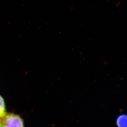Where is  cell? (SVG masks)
I'll return each mask as SVG.
<instances>
[{"label":"cell","instance_id":"obj_2","mask_svg":"<svg viewBox=\"0 0 127 127\" xmlns=\"http://www.w3.org/2000/svg\"><path fill=\"white\" fill-rule=\"evenodd\" d=\"M6 114L4 101L2 97L0 95V119L4 118Z\"/></svg>","mask_w":127,"mask_h":127},{"label":"cell","instance_id":"obj_1","mask_svg":"<svg viewBox=\"0 0 127 127\" xmlns=\"http://www.w3.org/2000/svg\"><path fill=\"white\" fill-rule=\"evenodd\" d=\"M1 120V127H24L22 119L15 114H6Z\"/></svg>","mask_w":127,"mask_h":127},{"label":"cell","instance_id":"obj_3","mask_svg":"<svg viewBox=\"0 0 127 127\" xmlns=\"http://www.w3.org/2000/svg\"><path fill=\"white\" fill-rule=\"evenodd\" d=\"M1 125H2V120L1 119H0V127H1Z\"/></svg>","mask_w":127,"mask_h":127}]
</instances>
